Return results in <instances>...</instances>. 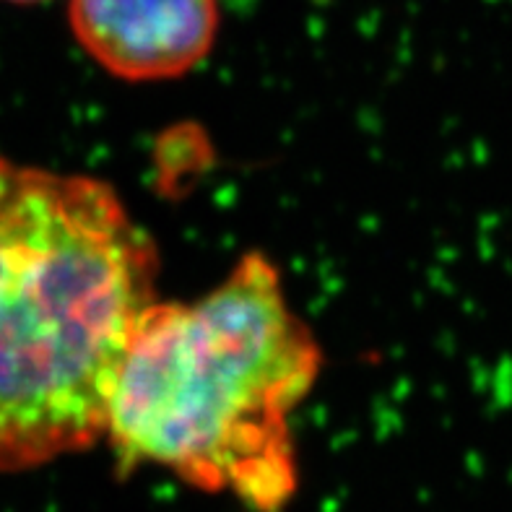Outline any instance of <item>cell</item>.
Masks as SVG:
<instances>
[{"label":"cell","instance_id":"obj_2","mask_svg":"<svg viewBox=\"0 0 512 512\" xmlns=\"http://www.w3.org/2000/svg\"><path fill=\"white\" fill-rule=\"evenodd\" d=\"M323 351L260 253L195 302H151L112 383L104 440L123 471L162 466L203 492L279 512L297 492L289 416Z\"/></svg>","mask_w":512,"mask_h":512},{"label":"cell","instance_id":"obj_3","mask_svg":"<svg viewBox=\"0 0 512 512\" xmlns=\"http://www.w3.org/2000/svg\"><path fill=\"white\" fill-rule=\"evenodd\" d=\"M71 26L112 76L177 78L214 47L219 0H71Z\"/></svg>","mask_w":512,"mask_h":512},{"label":"cell","instance_id":"obj_1","mask_svg":"<svg viewBox=\"0 0 512 512\" xmlns=\"http://www.w3.org/2000/svg\"><path fill=\"white\" fill-rule=\"evenodd\" d=\"M159 255L112 185L0 156V471L104 440Z\"/></svg>","mask_w":512,"mask_h":512},{"label":"cell","instance_id":"obj_4","mask_svg":"<svg viewBox=\"0 0 512 512\" xmlns=\"http://www.w3.org/2000/svg\"><path fill=\"white\" fill-rule=\"evenodd\" d=\"M8 3H42V0H8Z\"/></svg>","mask_w":512,"mask_h":512}]
</instances>
